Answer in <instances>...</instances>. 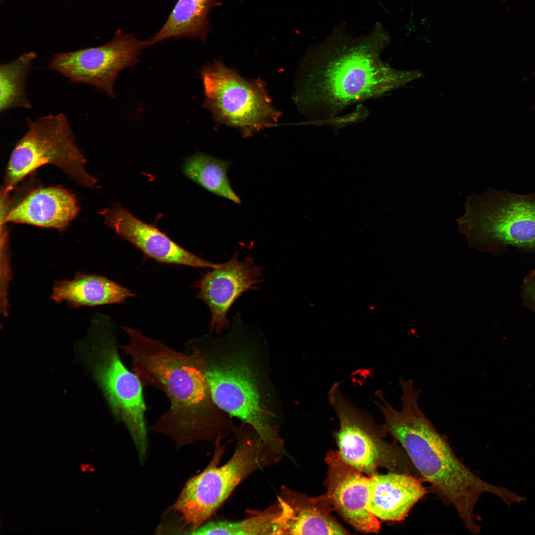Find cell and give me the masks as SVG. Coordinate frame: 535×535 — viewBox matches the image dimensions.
I'll return each mask as SVG.
<instances>
[{
  "instance_id": "obj_1",
  "label": "cell",
  "mask_w": 535,
  "mask_h": 535,
  "mask_svg": "<svg viewBox=\"0 0 535 535\" xmlns=\"http://www.w3.org/2000/svg\"><path fill=\"white\" fill-rule=\"evenodd\" d=\"M385 43L327 44L309 54L301 66L295 100L313 123L337 121L347 107L377 98L421 76L394 69L379 54Z\"/></svg>"
},
{
  "instance_id": "obj_2",
  "label": "cell",
  "mask_w": 535,
  "mask_h": 535,
  "mask_svg": "<svg viewBox=\"0 0 535 535\" xmlns=\"http://www.w3.org/2000/svg\"><path fill=\"white\" fill-rule=\"evenodd\" d=\"M401 409L393 407L383 394L375 401L381 412L383 427L400 444L423 481L442 501L452 505L472 534L480 531L473 511L481 495L489 492L501 497L504 487L488 483L474 474L455 454L445 436L439 433L419 404L421 393L411 379H399Z\"/></svg>"
},
{
  "instance_id": "obj_3",
  "label": "cell",
  "mask_w": 535,
  "mask_h": 535,
  "mask_svg": "<svg viewBox=\"0 0 535 535\" xmlns=\"http://www.w3.org/2000/svg\"><path fill=\"white\" fill-rule=\"evenodd\" d=\"M127 344L119 346L130 358L133 372L143 387L162 391L170 406L152 429L183 445L215 440L210 409L212 401L202 359L194 348L182 353L139 329L123 326Z\"/></svg>"
},
{
  "instance_id": "obj_4",
  "label": "cell",
  "mask_w": 535,
  "mask_h": 535,
  "mask_svg": "<svg viewBox=\"0 0 535 535\" xmlns=\"http://www.w3.org/2000/svg\"><path fill=\"white\" fill-rule=\"evenodd\" d=\"M215 442L213 457L206 468L186 483L174 505L191 533L210 518L236 487L254 472L276 464L284 454L262 439L257 432L237 435L234 453L224 465L219 463L225 445Z\"/></svg>"
},
{
  "instance_id": "obj_5",
  "label": "cell",
  "mask_w": 535,
  "mask_h": 535,
  "mask_svg": "<svg viewBox=\"0 0 535 535\" xmlns=\"http://www.w3.org/2000/svg\"><path fill=\"white\" fill-rule=\"evenodd\" d=\"M456 221L469 245L494 256L510 247L535 253V194L490 188L468 197Z\"/></svg>"
},
{
  "instance_id": "obj_6",
  "label": "cell",
  "mask_w": 535,
  "mask_h": 535,
  "mask_svg": "<svg viewBox=\"0 0 535 535\" xmlns=\"http://www.w3.org/2000/svg\"><path fill=\"white\" fill-rule=\"evenodd\" d=\"M85 352L87 363L115 419L129 432L141 459L147 448L146 406L143 386L123 364L114 327L109 318H94Z\"/></svg>"
},
{
  "instance_id": "obj_7",
  "label": "cell",
  "mask_w": 535,
  "mask_h": 535,
  "mask_svg": "<svg viewBox=\"0 0 535 535\" xmlns=\"http://www.w3.org/2000/svg\"><path fill=\"white\" fill-rule=\"evenodd\" d=\"M26 123V132L10 155L3 189L9 192L27 175L46 164L59 167L82 186L92 187L96 183L85 168L86 160L64 114H50L35 120L27 118Z\"/></svg>"
},
{
  "instance_id": "obj_8",
  "label": "cell",
  "mask_w": 535,
  "mask_h": 535,
  "mask_svg": "<svg viewBox=\"0 0 535 535\" xmlns=\"http://www.w3.org/2000/svg\"><path fill=\"white\" fill-rule=\"evenodd\" d=\"M201 75L203 106L217 123L238 128L246 137L277 123L281 112L272 106L262 80H247L216 60L205 66Z\"/></svg>"
},
{
  "instance_id": "obj_9",
  "label": "cell",
  "mask_w": 535,
  "mask_h": 535,
  "mask_svg": "<svg viewBox=\"0 0 535 535\" xmlns=\"http://www.w3.org/2000/svg\"><path fill=\"white\" fill-rule=\"evenodd\" d=\"M328 398L339 420L334 436L344 461L369 477L383 467L420 478L402 447L382 438L386 433L383 426L377 425L367 411L348 400L341 392L340 382L332 384Z\"/></svg>"
},
{
  "instance_id": "obj_10",
  "label": "cell",
  "mask_w": 535,
  "mask_h": 535,
  "mask_svg": "<svg viewBox=\"0 0 535 535\" xmlns=\"http://www.w3.org/2000/svg\"><path fill=\"white\" fill-rule=\"evenodd\" d=\"M200 354L214 403L249 425L266 442L285 454L283 441L262 407L255 377L248 363L240 358L211 363Z\"/></svg>"
},
{
  "instance_id": "obj_11",
  "label": "cell",
  "mask_w": 535,
  "mask_h": 535,
  "mask_svg": "<svg viewBox=\"0 0 535 535\" xmlns=\"http://www.w3.org/2000/svg\"><path fill=\"white\" fill-rule=\"evenodd\" d=\"M150 46L149 40L141 41L117 29L111 40L102 46L54 54L48 68L71 83L88 84L114 98V84L119 72L134 67L142 50Z\"/></svg>"
},
{
  "instance_id": "obj_12",
  "label": "cell",
  "mask_w": 535,
  "mask_h": 535,
  "mask_svg": "<svg viewBox=\"0 0 535 535\" xmlns=\"http://www.w3.org/2000/svg\"><path fill=\"white\" fill-rule=\"evenodd\" d=\"M235 252L227 262L218 264L203 273L192 286L198 289L197 298L209 307L211 314L210 327L219 332L229 327L228 311L235 302L245 292L258 290L263 269L253 258L239 259Z\"/></svg>"
},
{
  "instance_id": "obj_13",
  "label": "cell",
  "mask_w": 535,
  "mask_h": 535,
  "mask_svg": "<svg viewBox=\"0 0 535 535\" xmlns=\"http://www.w3.org/2000/svg\"><path fill=\"white\" fill-rule=\"evenodd\" d=\"M104 222L124 240L141 251L145 257L167 265L214 268L218 264L205 260L184 248L154 224L135 216L119 204L100 211Z\"/></svg>"
},
{
  "instance_id": "obj_14",
  "label": "cell",
  "mask_w": 535,
  "mask_h": 535,
  "mask_svg": "<svg viewBox=\"0 0 535 535\" xmlns=\"http://www.w3.org/2000/svg\"><path fill=\"white\" fill-rule=\"evenodd\" d=\"M328 466L323 494L333 510L353 528L364 533H376L380 523L367 509L369 477L346 463L338 451L328 452Z\"/></svg>"
},
{
  "instance_id": "obj_15",
  "label": "cell",
  "mask_w": 535,
  "mask_h": 535,
  "mask_svg": "<svg viewBox=\"0 0 535 535\" xmlns=\"http://www.w3.org/2000/svg\"><path fill=\"white\" fill-rule=\"evenodd\" d=\"M280 508L278 535H347L331 515L333 510L322 495L311 498L284 485L277 496Z\"/></svg>"
},
{
  "instance_id": "obj_16",
  "label": "cell",
  "mask_w": 535,
  "mask_h": 535,
  "mask_svg": "<svg viewBox=\"0 0 535 535\" xmlns=\"http://www.w3.org/2000/svg\"><path fill=\"white\" fill-rule=\"evenodd\" d=\"M0 220L64 229L78 214L75 195L62 188H39L29 194L8 211L0 208Z\"/></svg>"
},
{
  "instance_id": "obj_17",
  "label": "cell",
  "mask_w": 535,
  "mask_h": 535,
  "mask_svg": "<svg viewBox=\"0 0 535 535\" xmlns=\"http://www.w3.org/2000/svg\"><path fill=\"white\" fill-rule=\"evenodd\" d=\"M420 478L390 472L369 477L368 510L378 519L400 522L428 493Z\"/></svg>"
},
{
  "instance_id": "obj_18",
  "label": "cell",
  "mask_w": 535,
  "mask_h": 535,
  "mask_svg": "<svg viewBox=\"0 0 535 535\" xmlns=\"http://www.w3.org/2000/svg\"><path fill=\"white\" fill-rule=\"evenodd\" d=\"M135 296L131 290L107 278L78 272L71 280L55 282L51 297L56 303L66 302L75 308L124 303Z\"/></svg>"
},
{
  "instance_id": "obj_19",
  "label": "cell",
  "mask_w": 535,
  "mask_h": 535,
  "mask_svg": "<svg viewBox=\"0 0 535 535\" xmlns=\"http://www.w3.org/2000/svg\"><path fill=\"white\" fill-rule=\"evenodd\" d=\"M216 0H177L167 20L149 39L150 45L171 38H199L205 42L210 30L211 9L221 5Z\"/></svg>"
},
{
  "instance_id": "obj_20",
  "label": "cell",
  "mask_w": 535,
  "mask_h": 535,
  "mask_svg": "<svg viewBox=\"0 0 535 535\" xmlns=\"http://www.w3.org/2000/svg\"><path fill=\"white\" fill-rule=\"evenodd\" d=\"M280 508L277 500L267 508L249 510L244 519L238 521H210L202 525L191 534L194 535H278V518Z\"/></svg>"
},
{
  "instance_id": "obj_21",
  "label": "cell",
  "mask_w": 535,
  "mask_h": 535,
  "mask_svg": "<svg viewBox=\"0 0 535 535\" xmlns=\"http://www.w3.org/2000/svg\"><path fill=\"white\" fill-rule=\"evenodd\" d=\"M229 165L226 161L197 153L185 160L183 170L188 178L207 190L239 204L240 199L228 180Z\"/></svg>"
},
{
  "instance_id": "obj_22",
  "label": "cell",
  "mask_w": 535,
  "mask_h": 535,
  "mask_svg": "<svg viewBox=\"0 0 535 535\" xmlns=\"http://www.w3.org/2000/svg\"><path fill=\"white\" fill-rule=\"evenodd\" d=\"M37 55L25 53L0 66V112L17 107H32L25 90L26 81Z\"/></svg>"
},
{
  "instance_id": "obj_23",
  "label": "cell",
  "mask_w": 535,
  "mask_h": 535,
  "mask_svg": "<svg viewBox=\"0 0 535 535\" xmlns=\"http://www.w3.org/2000/svg\"><path fill=\"white\" fill-rule=\"evenodd\" d=\"M520 295L524 306L535 314V268L523 279Z\"/></svg>"
},
{
  "instance_id": "obj_24",
  "label": "cell",
  "mask_w": 535,
  "mask_h": 535,
  "mask_svg": "<svg viewBox=\"0 0 535 535\" xmlns=\"http://www.w3.org/2000/svg\"><path fill=\"white\" fill-rule=\"evenodd\" d=\"M533 75H535V72H534V73L533 74Z\"/></svg>"
}]
</instances>
